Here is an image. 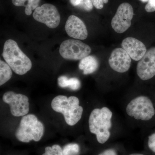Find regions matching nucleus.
Listing matches in <instances>:
<instances>
[{"instance_id":"1","label":"nucleus","mask_w":155,"mask_h":155,"mask_svg":"<svg viewBox=\"0 0 155 155\" xmlns=\"http://www.w3.org/2000/svg\"><path fill=\"white\" fill-rule=\"evenodd\" d=\"M2 56L6 63L16 74L23 75L31 69L32 63L29 58L21 51L16 41H6Z\"/></svg>"},{"instance_id":"2","label":"nucleus","mask_w":155,"mask_h":155,"mask_svg":"<svg viewBox=\"0 0 155 155\" xmlns=\"http://www.w3.org/2000/svg\"><path fill=\"white\" fill-rule=\"evenodd\" d=\"M113 113L106 107L101 109H94L89 118V127L91 133L96 135L97 141L101 144L104 143L110 138V129L112 127Z\"/></svg>"},{"instance_id":"3","label":"nucleus","mask_w":155,"mask_h":155,"mask_svg":"<svg viewBox=\"0 0 155 155\" xmlns=\"http://www.w3.org/2000/svg\"><path fill=\"white\" fill-rule=\"evenodd\" d=\"M51 106L54 111L63 114L68 125L73 126L81 119L83 109L79 106L77 97L58 96L52 100Z\"/></svg>"},{"instance_id":"4","label":"nucleus","mask_w":155,"mask_h":155,"mask_svg":"<svg viewBox=\"0 0 155 155\" xmlns=\"http://www.w3.org/2000/svg\"><path fill=\"white\" fill-rule=\"evenodd\" d=\"M44 132L43 124L38 121L36 116L29 114L22 117L15 136L19 141L28 143L32 140L39 141Z\"/></svg>"},{"instance_id":"5","label":"nucleus","mask_w":155,"mask_h":155,"mask_svg":"<svg viewBox=\"0 0 155 155\" xmlns=\"http://www.w3.org/2000/svg\"><path fill=\"white\" fill-rule=\"evenodd\" d=\"M128 116L137 120L148 121L154 116L155 110L151 101L146 96L137 97L126 107Z\"/></svg>"},{"instance_id":"6","label":"nucleus","mask_w":155,"mask_h":155,"mask_svg":"<svg viewBox=\"0 0 155 155\" xmlns=\"http://www.w3.org/2000/svg\"><path fill=\"white\" fill-rule=\"evenodd\" d=\"M91 48L88 45L78 40L64 41L60 46L59 52L62 58L69 60H80L89 56Z\"/></svg>"},{"instance_id":"7","label":"nucleus","mask_w":155,"mask_h":155,"mask_svg":"<svg viewBox=\"0 0 155 155\" xmlns=\"http://www.w3.org/2000/svg\"><path fill=\"white\" fill-rule=\"evenodd\" d=\"M134 10L132 6L128 3H123L117 9L115 16L111 21V26L117 33L125 32L131 25Z\"/></svg>"},{"instance_id":"8","label":"nucleus","mask_w":155,"mask_h":155,"mask_svg":"<svg viewBox=\"0 0 155 155\" xmlns=\"http://www.w3.org/2000/svg\"><path fill=\"white\" fill-rule=\"evenodd\" d=\"M33 17L51 28H57L61 22V15L58 9L50 4H45L38 7L33 12Z\"/></svg>"},{"instance_id":"9","label":"nucleus","mask_w":155,"mask_h":155,"mask_svg":"<svg viewBox=\"0 0 155 155\" xmlns=\"http://www.w3.org/2000/svg\"><path fill=\"white\" fill-rule=\"evenodd\" d=\"M3 100L10 105L11 114L14 116H24L29 112V104L26 96L8 91L3 95Z\"/></svg>"},{"instance_id":"10","label":"nucleus","mask_w":155,"mask_h":155,"mask_svg":"<svg viewBox=\"0 0 155 155\" xmlns=\"http://www.w3.org/2000/svg\"><path fill=\"white\" fill-rule=\"evenodd\" d=\"M137 73L140 79L149 80L155 75V47L151 48L139 61Z\"/></svg>"},{"instance_id":"11","label":"nucleus","mask_w":155,"mask_h":155,"mask_svg":"<svg viewBox=\"0 0 155 155\" xmlns=\"http://www.w3.org/2000/svg\"><path fill=\"white\" fill-rule=\"evenodd\" d=\"M131 58L122 48H116L112 52L109 59L110 67L114 71L124 73L130 67Z\"/></svg>"},{"instance_id":"12","label":"nucleus","mask_w":155,"mask_h":155,"mask_svg":"<svg viewBox=\"0 0 155 155\" xmlns=\"http://www.w3.org/2000/svg\"><path fill=\"white\" fill-rule=\"evenodd\" d=\"M65 28L67 35L74 38L83 40L88 36L86 25L82 20L75 15L69 16L66 22Z\"/></svg>"},{"instance_id":"13","label":"nucleus","mask_w":155,"mask_h":155,"mask_svg":"<svg viewBox=\"0 0 155 155\" xmlns=\"http://www.w3.org/2000/svg\"><path fill=\"white\" fill-rule=\"evenodd\" d=\"M121 46L130 58L135 61H139L147 51L144 44L134 38L127 37L124 39Z\"/></svg>"},{"instance_id":"14","label":"nucleus","mask_w":155,"mask_h":155,"mask_svg":"<svg viewBox=\"0 0 155 155\" xmlns=\"http://www.w3.org/2000/svg\"><path fill=\"white\" fill-rule=\"evenodd\" d=\"M99 64L97 58L93 56H87L79 63L78 67L83 71L84 75L92 74L98 68Z\"/></svg>"},{"instance_id":"15","label":"nucleus","mask_w":155,"mask_h":155,"mask_svg":"<svg viewBox=\"0 0 155 155\" xmlns=\"http://www.w3.org/2000/svg\"><path fill=\"white\" fill-rule=\"evenodd\" d=\"M58 85L61 87H68L73 91L78 90L81 86L80 80L76 78H69L66 76H61L58 78Z\"/></svg>"},{"instance_id":"16","label":"nucleus","mask_w":155,"mask_h":155,"mask_svg":"<svg viewBox=\"0 0 155 155\" xmlns=\"http://www.w3.org/2000/svg\"><path fill=\"white\" fill-rule=\"evenodd\" d=\"M12 76L11 68L8 64L4 61H0V85L8 81Z\"/></svg>"},{"instance_id":"17","label":"nucleus","mask_w":155,"mask_h":155,"mask_svg":"<svg viewBox=\"0 0 155 155\" xmlns=\"http://www.w3.org/2000/svg\"><path fill=\"white\" fill-rule=\"evenodd\" d=\"M79 150L80 148L77 143H69L64 147L63 155H78Z\"/></svg>"},{"instance_id":"18","label":"nucleus","mask_w":155,"mask_h":155,"mask_svg":"<svg viewBox=\"0 0 155 155\" xmlns=\"http://www.w3.org/2000/svg\"><path fill=\"white\" fill-rule=\"evenodd\" d=\"M42 155H63V149L58 145L47 147L45 149V153Z\"/></svg>"},{"instance_id":"19","label":"nucleus","mask_w":155,"mask_h":155,"mask_svg":"<svg viewBox=\"0 0 155 155\" xmlns=\"http://www.w3.org/2000/svg\"><path fill=\"white\" fill-rule=\"evenodd\" d=\"M40 0H28L25 7V13L29 16L32 14V10H35L38 7Z\"/></svg>"},{"instance_id":"20","label":"nucleus","mask_w":155,"mask_h":155,"mask_svg":"<svg viewBox=\"0 0 155 155\" xmlns=\"http://www.w3.org/2000/svg\"><path fill=\"white\" fill-rule=\"evenodd\" d=\"M78 8L86 11H90L93 8L91 0H81V3Z\"/></svg>"},{"instance_id":"21","label":"nucleus","mask_w":155,"mask_h":155,"mask_svg":"<svg viewBox=\"0 0 155 155\" xmlns=\"http://www.w3.org/2000/svg\"><path fill=\"white\" fill-rule=\"evenodd\" d=\"M93 5L97 9H102L104 8V4H107L109 0H91Z\"/></svg>"},{"instance_id":"22","label":"nucleus","mask_w":155,"mask_h":155,"mask_svg":"<svg viewBox=\"0 0 155 155\" xmlns=\"http://www.w3.org/2000/svg\"><path fill=\"white\" fill-rule=\"evenodd\" d=\"M148 145L150 150L155 153V133L149 137Z\"/></svg>"},{"instance_id":"23","label":"nucleus","mask_w":155,"mask_h":155,"mask_svg":"<svg viewBox=\"0 0 155 155\" xmlns=\"http://www.w3.org/2000/svg\"><path fill=\"white\" fill-rule=\"evenodd\" d=\"M147 12L149 13L155 11V0H149L145 7Z\"/></svg>"},{"instance_id":"24","label":"nucleus","mask_w":155,"mask_h":155,"mask_svg":"<svg viewBox=\"0 0 155 155\" xmlns=\"http://www.w3.org/2000/svg\"><path fill=\"white\" fill-rule=\"evenodd\" d=\"M98 155H117V154L115 150L110 149L104 151Z\"/></svg>"},{"instance_id":"25","label":"nucleus","mask_w":155,"mask_h":155,"mask_svg":"<svg viewBox=\"0 0 155 155\" xmlns=\"http://www.w3.org/2000/svg\"><path fill=\"white\" fill-rule=\"evenodd\" d=\"M12 2L14 5L17 6V7L24 6L25 7V5L23 4L21 0H12Z\"/></svg>"},{"instance_id":"26","label":"nucleus","mask_w":155,"mask_h":155,"mask_svg":"<svg viewBox=\"0 0 155 155\" xmlns=\"http://www.w3.org/2000/svg\"><path fill=\"white\" fill-rule=\"evenodd\" d=\"M70 3L74 7H78L80 5L81 0H70Z\"/></svg>"},{"instance_id":"27","label":"nucleus","mask_w":155,"mask_h":155,"mask_svg":"<svg viewBox=\"0 0 155 155\" xmlns=\"http://www.w3.org/2000/svg\"><path fill=\"white\" fill-rule=\"evenodd\" d=\"M139 1H141L142 2H148L149 0H139Z\"/></svg>"},{"instance_id":"28","label":"nucleus","mask_w":155,"mask_h":155,"mask_svg":"<svg viewBox=\"0 0 155 155\" xmlns=\"http://www.w3.org/2000/svg\"><path fill=\"white\" fill-rule=\"evenodd\" d=\"M129 155H144L142 154H140V153H133V154H130Z\"/></svg>"},{"instance_id":"29","label":"nucleus","mask_w":155,"mask_h":155,"mask_svg":"<svg viewBox=\"0 0 155 155\" xmlns=\"http://www.w3.org/2000/svg\"><path fill=\"white\" fill-rule=\"evenodd\" d=\"M22 1V2H23V4H25V6H26V4H25V2H28V0H21Z\"/></svg>"}]
</instances>
